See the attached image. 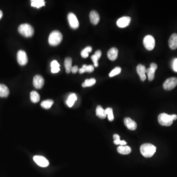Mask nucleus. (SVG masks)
I'll use <instances>...</instances> for the list:
<instances>
[{"label": "nucleus", "instance_id": "nucleus-3", "mask_svg": "<svg viewBox=\"0 0 177 177\" xmlns=\"http://www.w3.org/2000/svg\"><path fill=\"white\" fill-rule=\"evenodd\" d=\"M18 32L21 34L26 38L32 37L34 34V29L29 24H21L19 26Z\"/></svg>", "mask_w": 177, "mask_h": 177}, {"label": "nucleus", "instance_id": "nucleus-16", "mask_svg": "<svg viewBox=\"0 0 177 177\" xmlns=\"http://www.w3.org/2000/svg\"><path fill=\"white\" fill-rule=\"evenodd\" d=\"M169 46L170 48L173 50L177 48V34H173L169 38Z\"/></svg>", "mask_w": 177, "mask_h": 177}, {"label": "nucleus", "instance_id": "nucleus-9", "mask_svg": "<svg viewBox=\"0 0 177 177\" xmlns=\"http://www.w3.org/2000/svg\"><path fill=\"white\" fill-rule=\"evenodd\" d=\"M33 159L34 162L40 167H46L49 165V161L44 157L35 155Z\"/></svg>", "mask_w": 177, "mask_h": 177}, {"label": "nucleus", "instance_id": "nucleus-19", "mask_svg": "<svg viewBox=\"0 0 177 177\" xmlns=\"http://www.w3.org/2000/svg\"><path fill=\"white\" fill-rule=\"evenodd\" d=\"M9 94L8 88L5 85L0 84V97H6Z\"/></svg>", "mask_w": 177, "mask_h": 177}, {"label": "nucleus", "instance_id": "nucleus-11", "mask_svg": "<svg viewBox=\"0 0 177 177\" xmlns=\"http://www.w3.org/2000/svg\"><path fill=\"white\" fill-rule=\"evenodd\" d=\"M158 69V65L155 63H152L150 65V68L146 69V73L148 76V79L150 81L153 80L154 78L155 72Z\"/></svg>", "mask_w": 177, "mask_h": 177}, {"label": "nucleus", "instance_id": "nucleus-14", "mask_svg": "<svg viewBox=\"0 0 177 177\" xmlns=\"http://www.w3.org/2000/svg\"><path fill=\"white\" fill-rule=\"evenodd\" d=\"M136 70L137 73L139 75L141 80L143 81H145L146 79V69L145 68V66L141 64L138 65H137Z\"/></svg>", "mask_w": 177, "mask_h": 177}, {"label": "nucleus", "instance_id": "nucleus-8", "mask_svg": "<svg viewBox=\"0 0 177 177\" xmlns=\"http://www.w3.org/2000/svg\"><path fill=\"white\" fill-rule=\"evenodd\" d=\"M17 59L19 64L20 65H26L27 64L28 61L26 53L24 51L21 50L17 52Z\"/></svg>", "mask_w": 177, "mask_h": 177}, {"label": "nucleus", "instance_id": "nucleus-34", "mask_svg": "<svg viewBox=\"0 0 177 177\" xmlns=\"http://www.w3.org/2000/svg\"><path fill=\"white\" fill-rule=\"evenodd\" d=\"M173 69L175 71L177 72V59H175L173 64Z\"/></svg>", "mask_w": 177, "mask_h": 177}, {"label": "nucleus", "instance_id": "nucleus-20", "mask_svg": "<svg viewBox=\"0 0 177 177\" xmlns=\"http://www.w3.org/2000/svg\"><path fill=\"white\" fill-rule=\"evenodd\" d=\"M96 115L98 117L101 118V119H105L106 117L105 110L103 109V108L102 107V106L98 105L96 107Z\"/></svg>", "mask_w": 177, "mask_h": 177}, {"label": "nucleus", "instance_id": "nucleus-33", "mask_svg": "<svg viewBox=\"0 0 177 177\" xmlns=\"http://www.w3.org/2000/svg\"><path fill=\"white\" fill-rule=\"evenodd\" d=\"M91 60L93 61L94 63V66L95 67H97L98 66V58L95 55L91 56Z\"/></svg>", "mask_w": 177, "mask_h": 177}, {"label": "nucleus", "instance_id": "nucleus-1", "mask_svg": "<svg viewBox=\"0 0 177 177\" xmlns=\"http://www.w3.org/2000/svg\"><path fill=\"white\" fill-rule=\"evenodd\" d=\"M140 152L142 154L145 158H151L156 152V147L152 144L146 143L141 145Z\"/></svg>", "mask_w": 177, "mask_h": 177}, {"label": "nucleus", "instance_id": "nucleus-6", "mask_svg": "<svg viewBox=\"0 0 177 177\" xmlns=\"http://www.w3.org/2000/svg\"><path fill=\"white\" fill-rule=\"evenodd\" d=\"M177 85V78L172 77L165 80L163 85V87L165 90L170 91L173 89Z\"/></svg>", "mask_w": 177, "mask_h": 177}, {"label": "nucleus", "instance_id": "nucleus-22", "mask_svg": "<svg viewBox=\"0 0 177 177\" xmlns=\"http://www.w3.org/2000/svg\"><path fill=\"white\" fill-rule=\"evenodd\" d=\"M60 65L57 61L56 60L53 61L51 63V71L52 73H56L58 72L60 70Z\"/></svg>", "mask_w": 177, "mask_h": 177}, {"label": "nucleus", "instance_id": "nucleus-4", "mask_svg": "<svg viewBox=\"0 0 177 177\" xmlns=\"http://www.w3.org/2000/svg\"><path fill=\"white\" fill-rule=\"evenodd\" d=\"M158 120L159 123H160L161 126H171L173 122V118L172 115H168L166 113H161L158 117Z\"/></svg>", "mask_w": 177, "mask_h": 177}, {"label": "nucleus", "instance_id": "nucleus-2", "mask_svg": "<svg viewBox=\"0 0 177 177\" xmlns=\"http://www.w3.org/2000/svg\"><path fill=\"white\" fill-rule=\"evenodd\" d=\"M63 39V35L57 30L51 33L48 38V42L52 46H57L61 43Z\"/></svg>", "mask_w": 177, "mask_h": 177}, {"label": "nucleus", "instance_id": "nucleus-27", "mask_svg": "<svg viewBox=\"0 0 177 177\" xmlns=\"http://www.w3.org/2000/svg\"><path fill=\"white\" fill-rule=\"evenodd\" d=\"M113 138L114 139V143L116 145H120L121 146H124V145H126L127 144V142L126 141L123 140L122 141L120 140V136L118 135V134H117L114 135Z\"/></svg>", "mask_w": 177, "mask_h": 177}, {"label": "nucleus", "instance_id": "nucleus-17", "mask_svg": "<svg viewBox=\"0 0 177 177\" xmlns=\"http://www.w3.org/2000/svg\"><path fill=\"white\" fill-rule=\"evenodd\" d=\"M118 50L115 47H113L109 50L107 53V56L109 59L111 61H115L118 57Z\"/></svg>", "mask_w": 177, "mask_h": 177}, {"label": "nucleus", "instance_id": "nucleus-30", "mask_svg": "<svg viewBox=\"0 0 177 177\" xmlns=\"http://www.w3.org/2000/svg\"><path fill=\"white\" fill-rule=\"evenodd\" d=\"M122 69L119 66H117V67H116L115 69H113L112 71H111L110 73L109 74L110 77L115 76L118 75V74H120L121 72Z\"/></svg>", "mask_w": 177, "mask_h": 177}, {"label": "nucleus", "instance_id": "nucleus-13", "mask_svg": "<svg viewBox=\"0 0 177 177\" xmlns=\"http://www.w3.org/2000/svg\"><path fill=\"white\" fill-rule=\"evenodd\" d=\"M124 123H125V126L130 130H134L137 128V123L129 117L125 118Z\"/></svg>", "mask_w": 177, "mask_h": 177}, {"label": "nucleus", "instance_id": "nucleus-31", "mask_svg": "<svg viewBox=\"0 0 177 177\" xmlns=\"http://www.w3.org/2000/svg\"><path fill=\"white\" fill-rule=\"evenodd\" d=\"M106 115H108V118L110 121H112L114 120V115H113V109L111 108L108 107L105 110Z\"/></svg>", "mask_w": 177, "mask_h": 177}, {"label": "nucleus", "instance_id": "nucleus-18", "mask_svg": "<svg viewBox=\"0 0 177 177\" xmlns=\"http://www.w3.org/2000/svg\"><path fill=\"white\" fill-rule=\"evenodd\" d=\"M117 151L118 153L122 154H129L132 152V148L128 146H120L117 148Z\"/></svg>", "mask_w": 177, "mask_h": 177}, {"label": "nucleus", "instance_id": "nucleus-12", "mask_svg": "<svg viewBox=\"0 0 177 177\" xmlns=\"http://www.w3.org/2000/svg\"><path fill=\"white\" fill-rule=\"evenodd\" d=\"M131 18L128 16L121 17L118 20L117 24L119 27L125 28L130 24Z\"/></svg>", "mask_w": 177, "mask_h": 177}, {"label": "nucleus", "instance_id": "nucleus-21", "mask_svg": "<svg viewBox=\"0 0 177 177\" xmlns=\"http://www.w3.org/2000/svg\"><path fill=\"white\" fill-rule=\"evenodd\" d=\"M64 64L66 73H70L72 68V59L70 57L66 58L65 60Z\"/></svg>", "mask_w": 177, "mask_h": 177}, {"label": "nucleus", "instance_id": "nucleus-23", "mask_svg": "<svg viewBox=\"0 0 177 177\" xmlns=\"http://www.w3.org/2000/svg\"><path fill=\"white\" fill-rule=\"evenodd\" d=\"M76 100L77 96L75 94H71L68 97V100L66 101V104L69 107H71Z\"/></svg>", "mask_w": 177, "mask_h": 177}, {"label": "nucleus", "instance_id": "nucleus-7", "mask_svg": "<svg viewBox=\"0 0 177 177\" xmlns=\"http://www.w3.org/2000/svg\"><path fill=\"white\" fill-rule=\"evenodd\" d=\"M68 19L70 26L71 28L76 29L79 27V21L74 13H69L68 15Z\"/></svg>", "mask_w": 177, "mask_h": 177}, {"label": "nucleus", "instance_id": "nucleus-35", "mask_svg": "<svg viewBox=\"0 0 177 177\" xmlns=\"http://www.w3.org/2000/svg\"><path fill=\"white\" fill-rule=\"evenodd\" d=\"M78 71V67L77 65H75V66L72 67L71 70V71L73 73H76Z\"/></svg>", "mask_w": 177, "mask_h": 177}, {"label": "nucleus", "instance_id": "nucleus-26", "mask_svg": "<svg viewBox=\"0 0 177 177\" xmlns=\"http://www.w3.org/2000/svg\"><path fill=\"white\" fill-rule=\"evenodd\" d=\"M54 103V102L52 100H47L46 101H43L41 103V106L42 108L48 109L50 108L53 104Z\"/></svg>", "mask_w": 177, "mask_h": 177}, {"label": "nucleus", "instance_id": "nucleus-37", "mask_svg": "<svg viewBox=\"0 0 177 177\" xmlns=\"http://www.w3.org/2000/svg\"><path fill=\"white\" fill-rule=\"evenodd\" d=\"M3 16V13L1 10H0V19L2 18Z\"/></svg>", "mask_w": 177, "mask_h": 177}, {"label": "nucleus", "instance_id": "nucleus-24", "mask_svg": "<svg viewBox=\"0 0 177 177\" xmlns=\"http://www.w3.org/2000/svg\"><path fill=\"white\" fill-rule=\"evenodd\" d=\"M30 98L34 103H37L40 100V96L36 91H32L30 94Z\"/></svg>", "mask_w": 177, "mask_h": 177}, {"label": "nucleus", "instance_id": "nucleus-5", "mask_svg": "<svg viewBox=\"0 0 177 177\" xmlns=\"http://www.w3.org/2000/svg\"><path fill=\"white\" fill-rule=\"evenodd\" d=\"M143 44L148 50H152L155 46V39L152 35H147L144 38Z\"/></svg>", "mask_w": 177, "mask_h": 177}, {"label": "nucleus", "instance_id": "nucleus-29", "mask_svg": "<svg viewBox=\"0 0 177 177\" xmlns=\"http://www.w3.org/2000/svg\"><path fill=\"white\" fill-rule=\"evenodd\" d=\"M92 49L91 46H87L81 51V56L84 58H87L89 56V53L91 52Z\"/></svg>", "mask_w": 177, "mask_h": 177}, {"label": "nucleus", "instance_id": "nucleus-28", "mask_svg": "<svg viewBox=\"0 0 177 177\" xmlns=\"http://www.w3.org/2000/svg\"><path fill=\"white\" fill-rule=\"evenodd\" d=\"M96 83V80L95 78H91V79H86L84 82L82 83V86L83 87H88L92 86Z\"/></svg>", "mask_w": 177, "mask_h": 177}, {"label": "nucleus", "instance_id": "nucleus-36", "mask_svg": "<svg viewBox=\"0 0 177 177\" xmlns=\"http://www.w3.org/2000/svg\"><path fill=\"white\" fill-rule=\"evenodd\" d=\"M95 55L98 58V59L101 57V56H102V51L100 50H98L96 51V52H95Z\"/></svg>", "mask_w": 177, "mask_h": 177}, {"label": "nucleus", "instance_id": "nucleus-25", "mask_svg": "<svg viewBox=\"0 0 177 177\" xmlns=\"http://www.w3.org/2000/svg\"><path fill=\"white\" fill-rule=\"evenodd\" d=\"M31 6L37 8H40V7L45 6L44 0H32L31 1Z\"/></svg>", "mask_w": 177, "mask_h": 177}, {"label": "nucleus", "instance_id": "nucleus-10", "mask_svg": "<svg viewBox=\"0 0 177 177\" xmlns=\"http://www.w3.org/2000/svg\"><path fill=\"white\" fill-rule=\"evenodd\" d=\"M44 80L43 77L39 75L34 76L33 79V85L35 88L40 89L44 86Z\"/></svg>", "mask_w": 177, "mask_h": 177}, {"label": "nucleus", "instance_id": "nucleus-32", "mask_svg": "<svg viewBox=\"0 0 177 177\" xmlns=\"http://www.w3.org/2000/svg\"><path fill=\"white\" fill-rule=\"evenodd\" d=\"M82 68L84 69L85 72H92L94 70V66L92 65H84Z\"/></svg>", "mask_w": 177, "mask_h": 177}, {"label": "nucleus", "instance_id": "nucleus-15", "mask_svg": "<svg viewBox=\"0 0 177 177\" xmlns=\"http://www.w3.org/2000/svg\"><path fill=\"white\" fill-rule=\"evenodd\" d=\"M90 19L91 22L94 25H97L100 20V16L96 10H92L90 13Z\"/></svg>", "mask_w": 177, "mask_h": 177}]
</instances>
